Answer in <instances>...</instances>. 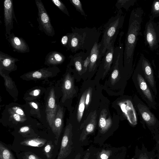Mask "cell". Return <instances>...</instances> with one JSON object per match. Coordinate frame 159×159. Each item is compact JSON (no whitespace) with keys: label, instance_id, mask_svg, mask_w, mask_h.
I'll return each instance as SVG.
<instances>
[{"label":"cell","instance_id":"5b68a950","mask_svg":"<svg viewBox=\"0 0 159 159\" xmlns=\"http://www.w3.org/2000/svg\"><path fill=\"white\" fill-rule=\"evenodd\" d=\"M133 79L136 89L143 100L150 108L156 110L157 104L155 95L137 65L134 71Z\"/></svg>","mask_w":159,"mask_h":159},{"label":"cell","instance_id":"ffe728a7","mask_svg":"<svg viewBox=\"0 0 159 159\" xmlns=\"http://www.w3.org/2000/svg\"><path fill=\"white\" fill-rule=\"evenodd\" d=\"M97 116L96 111L95 110L91 116L89 122L83 129L80 134V141H84L85 139L88 135L94 132L97 125Z\"/></svg>","mask_w":159,"mask_h":159},{"label":"cell","instance_id":"7402d4cb","mask_svg":"<svg viewBox=\"0 0 159 159\" xmlns=\"http://www.w3.org/2000/svg\"><path fill=\"white\" fill-rule=\"evenodd\" d=\"M89 53L80 52L76 53L74 56H70L71 60L74 63L76 70L79 74L83 72L84 58H85Z\"/></svg>","mask_w":159,"mask_h":159},{"label":"cell","instance_id":"e0dca14e","mask_svg":"<svg viewBox=\"0 0 159 159\" xmlns=\"http://www.w3.org/2000/svg\"><path fill=\"white\" fill-rule=\"evenodd\" d=\"M63 111L62 108L59 107L51 128L55 135V143L57 145L59 138L61 133L63 126Z\"/></svg>","mask_w":159,"mask_h":159},{"label":"cell","instance_id":"e575fe53","mask_svg":"<svg viewBox=\"0 0 159 159\" xmlns=\"http://www.w3.org/2000/svg\"><path fill=\"white\" fill-rule=\"evenodd\" d=\"M9 111L11 115V117L15 120L18 122H22L25 121L26 120L25 117L21 116L11 111Z\"/></svg>","mask_w":159,"mask_h":159},{"label":"cell","instance_id":"6da1fadb","mask_svg":"<svg viewBox=\"0 0 159 159\" xmlns=\"http://www.w3.org/2000/svg\"><path fill=\"white\" fill-rule=\"evenodd\" d=\"M143 14L142 9L137 7L132 10L129 16L123 55L125 70L129 73L132 71L134 53L140 33Z\"/></svg>","mask_w":159,"mask_h":159},{"label":"cell","instance_id":"cb8c5ba5","mask_svg":"<svg viewBox=\"0 0 159 159\" xmlns=\"http://www.w3.org/2000/svg\"><path fill=\"white\" fill-rule=\"evenodd\" d=\"M136 152L135 159H155L154 152L148 151L143 145L141 149L138 148Z\"/></svg>","mask_w":159,"mask_h":159},{"label":"cell","instance_id":"bcb514c9","mask_svg":"<svg viewBox=\"0 0 159 159\" xmlns=\"http://www.w3.org/2000/svg\"><path fill=\"white\" fill-rule=\"evenodd\" d=\"M158 27H159V23H158Z\"/></svg>","mask_w":159,"mask_h":159},{"label":"cell","instance_id":"9c48e42d","mask_svg":"<svg viewBox=\"0 0 159 159\" xmlns=\"http://www.w3.org/2000/svg\"><path fill=\"white\" fill-rule=\"evenodd\" d=\"M119 105L129 124L133 126H136L138 116L134 100L127 98L120 102Z\"/></svg>","mask_w":159,"mask_h":159},{"label":"cell","instance_id":"8d00e7d4","mask_svg":"<svg viewBox=\"0 0 159 159\" xmlns=\"http://www.w3.org/2000/svg\"><path fill=\"white\" fill-rule=\"evenodd\" d=\"M10 111L21 116L24 117L25 116L23 110L20 107H14L10 109Z\"/></svg>","mask_w":159,"mask_h":159},{"label":"cell","instance_id":"83f0119b","mask_svg":"<svg viewBox=\"0 0 159 159\" xmlns=\"http://www.w3.org/2000/svg\"><path fill=\"white\" fill-rule=\"evenodd\" d=\"M0 159H15L11 152L0 143Z\"/></svg>","mask_w":159,"mask_h":159},{"label":"cell","instance_id":"836d02e7","mask_svg":"<svg viewBox=\"0 0 159 159\" xmlns=\"http://www.w3.org/2000/svg\"><path fill=\"white\" fill-rule=\"evenodd\" d=\"M92 89L89 87L87 89L85 98V107L87 109L90 102L92 95Z\"/></svg>","mask_w":159,"mask_h":159},{"label":"cell","instance_id":"3957f363","mask_svg":"<svg viewBox=\"0 0 159 159\" xmlns=\"http://www.w3.org/2000/svg\"><path fill=\"white\" fill-rule=\"evenodd\" d=\"M124 19L125 16L120 9L104 25L102 38L99 42L103 57L112 42L116 39L120 30L123 28Z\"/></svg>","mask_w":159,"mask_h":159},{"label":"cell","instance_id":"b9f144b4","mask_svg":"<svg viewBox=\"0 0 159 159\" xmlns=\"http://www.w3.org/2000/svg\"><path fill=\"white\" fill-rule=\"evenodd\" d=\"M31 106L35 109L38 108V106L37 104L34 102H31Z\"/></svg>","mask_w":159,"mask_h":159},{"label":"cell","instance_id":"ba28073f","mask_svg":"<svg viewBox=\"0 0 159 159\" xmlns=\"http://www.w3.org/2000/svg\"><path fill=\"white\" fill-rule=\"evenodd\" d=\"M38 10L39 26L45 34L49 36H53L55 31L51 22V20L43 2L41 0H35Z\"/></svg>","mask_w":159,"mask_h":159},{"label":"cell","instance_id":"7bdbcfd3","mask_svg":"<svg viewBox=\"0 0 159 159\" xmlns=\"http://www.w3.org/2000/svg\"><path fill=\"white\" fill-rule=\"evenodd\" d=\"M90 154V153L87 152L83 159H89Z\"/></svg>","mask_w":159,"mask_h":159},{"label":"cell","instance_id":"74e56055","mask_svg":"<svg viewBox=\"0 0 159 159\" xmlns=\"http://www.w3.org/2000/svg\"><path fill=\"white\" fill-rule=\"evenodd\" d=\"M69 33H68L65 35L62 36L61 39V43L62 46L66 47H68L69 39Z\"/></svg>","mask_w":159,"mask_h":159},{"label":"cell","instance_id":"ac0fdd59","mask_svg":"<svg viewBox=\"0 0 159 159\" xmlns=\"http://www.w3.org/2000/svg\"><path fill=\"white\" fill-rule=\"evenodd\" d=\"M112 123L111 118L110 116H108L106 109H103L100 113L99 120L100 132L102 134H105L111 128Z\"/></svg>","mask_w":159,"mask_h":159},{"label":"cell","instance_id":"5bb4252c","mask_svg":"<svg viewBox=\"0 0 159 159\" xmlns=\"http://www.w3.org/2000/svg\"><path fill=\"white\" fill-rule=\"evenodd\" d=\"M116 39L112 42L102 57L100 62L101 66L103 71V76L104 77L110 69L112 63L115 48L114 43Z\"/></svg>","mask_w":159,"mask_h":159},{"label":"cell","instance_id":"9a60e30c","mask_svg":"<svg viewBox=\"0 0 159 159\" xmlns=\"http://www.w3.org/2000/svg\"><path fill=\"white\" fill-rule=\"evenodd\" d=\"M62 89L63 93L62 102H64L66 100L71 98L75 92L74 79L69 73L65 76Z\"/></svg>","mask_w":159,"mask_h":159},{"label":"cell","instance_id":"44dd1931","mask_svg":"<svg viewBox=\"0 0 159 159\" xmlns=\"http://www.w3.org/2000/svg\"><path fill=\"white\" fill-rule=\"evenodd\" d=\"M19 60L0 51V66L5 69L12 70L16 67L15 62Z\"/></svg>","mask_w":159,"mask_h":159},{"label":"cell","instance_id":"484cf974","mask_svg":"<svg viewBox=\"0 0 159 159\" xmlns=\"http://www.w3.org/2000/svg\"><path fill=\"white\" fill-rule=\"evenodd\" d=\"M87 89H86L82 94L79 103L77 112V120L79 122L81 121L85 107V98Z\"/></svg>","mask_w":159,"mask_h":159},{"label":"cell","instance_id":"f546056e","mask_svg":"<svg viewBox=\"0 0 159 159\" xmlns=\"http://www.w3.org/2000/svg\"><path fill=\"white\" fill-rule=\"evenodd\" d=\"M70 3L74 7L76 10L85 18L87 15L83 8L81 1L79 0H70Z\"/></svg>","mask_w":159,"mask_h":159},{"label":"cell","instance_id":"ab89813d","mask_svg":"<svg viewBox=\"0 0 159 159\" xmlns=\"http://www.w3.org/2000/svg\"><path fill=\"white\" fill-rule=\"evenodd\" d=\"M30 130V127L28 126H24L21 127L19 129V132L24 133L28 132Z\"/></svg>","mask_w":159,"mask_h":159},{"label":"cell","instance_id":"1f68e13d","mask_svg":"<svg viewBox=\"0 0 159 159\" xmlns=\"http://www.w3.org/2000/svg\"><path fill=\"white\" fill-rule=\"evenodd\" d=\"M52 2L61 11L69 16L70 15L65 5L59 0H52Z\"/></svg>","mask_w":159,"mask_h":159},{"label":"cell","instance_id":"7dc6e473","mask_svg":"<svg viewBox=\"0 0 159 159\" xmlns=\"http://www.w3.org/2000/svg\"><path fill=\"white\" fill-rule=\"evenodd\" d=\"M158 143L159 144V142Z\"/></svg>","mask_w":159,"mask_h":159},{"label":"cell","instance_id":"603a6c76","mask_svg":"<svg viewBox=\"0 0 159 159\" xmlns=\"http://www.w3.org/2000/svg\"><path fill=\"white\" fill-rule=\"evenodd\" d=\"M52 72L51 68H43L31 71L25 74L28 78L32 79L45 78L51 76Z\"/></svg>","mask_w":159,"mask_h":159},{"label":"cell","instance_id":"52a82bcc","mask_svg":"<svg viewBox=\"0 0 159 159\" xmlns=\"http://www.w3.org/2000/svg\"><path fill=\"white\" fill-rule=\"evenodd\" d=\"M137 65L155 96H156L157 94L156 82L154 72L150 62L142 54Z\"/></svg>","mask_w":159,"mask_h":159},{"label":"cell","instance_id":"8fae6325","mask_svg":"<svg viewBox=\"0 0 159 159\" xmlns=\"http://www.w3.org/2000/svg\"><path fill=\"white\" fill-rule=\"evenodd\" d=\"M4 22L5 27V36L7 38L11 34L13 28V19L17 23L13 9L12 0H5L4 2Z\"/></svg>","mask_w":159,"mask_h":159},{"label":"cell","instance_id":"d4e9b609","mask_svg":"<svg viewBox=\"0 0 159 159\" xmlns=\"http://www.w3.org/2000/svg\"><path fill=\"white\" fill-rule=\"evenodd\" d=\"M46 142V140L44 139L34 138L25 140L20 144L23 145L40 147L43 146Z\"/></svg>","mask_w":159,"mask_h":159},{"label":"cell","instance_id":"ee69618b","mask_svg":"<svg viewBox=\"0 0 159 159\" xmlns=\"http://www.w3.org/2000/svg\"><path fill=\"white\" fill-rule=\"evenodd\" d=\"M157 157L158 159H159V144L157 143Z\"/></svg>","mask_w":159,"mask_h":159},{"label":"cell","instance_id":"60d3db41","mask_svg":"<svg viewBox=\"0 0 159 159\" xmlns=\"http://www.w3.org/2000/svg\"><path fill=\"white\" fill-rule=\"evenodd\" d=\"M40 93V90L39 89H35L32 91L30 94L34 96H36L39 95Z\"/></svg>","mask_w":159,"mask_h":159},{"label":"cell","instance_id":"f6af8a7d","mask_svg":"<svg viewBox=\"0 0 159 159\" xmlns=\"http://www.w3.org/2000/svg\"><path fill=\"white\" fill-rule=\"evenodd\" d=\"M80 157L81 155L80 153L78 154L74 159H80Z\"/></svg>","mask_w":159,"mask_h":159},{"label":"cell","instance_id":"2e32d148","mask_svg":"<svg viewBox=\"0 0 159 159\" xmlns=\"http://www.w3.org/2000/svg\"><path fill=\"white\" fill-rule=\"evenodd\" d=\"M99 43L94 44L90 53V62L88 67L89 72L94 71L98 64L100 63L103 57Z\"/></svg>","mask_w":159,"mask_h":159},{"label":"cell","instance_id":"4316f807","mask_svg":"<svg viewBox=\"0 0 159 159\" xmlns=\"http://www.w3.org/2000/svg\"><path fill=\"white\" fill-rule=\"evenodd\" d=\"M136 1L135 0H118L115 6L118 10L122 8L128 10L131 6L134 5Z\"/></svg>","mask_w":159,"mask_h":159},{"label":"cell","instance_id":"7a4b0ae2","mask_svg":"<svg viewBox=\"0 0 159 159\" xmlns=\"http://www.w3.org/2000/svg\"><path fill=\"white\" fill-rule=\"evenodd\" d=\"M69 33L67 50L72 53L80 50L86 51L90 53L95 43H98L101 32L95 27L78 28L71 27Z\"/></svg>","mask_w":159,"mask_h":159},{"label":"cell","instance_id":"4fadbf2b","mask_svg":"<svg viewBox=\"0 0 159 159\" xmlns=\"http://www.w3.org/2000/svg\"><path fill=\"white\" fill-rule=\"evenodd\" d=\"M6 39L14 51L22 53L30 52V48L25 41L22 38L15 36L13 33H11Z\"/></svg>","mask_w":159,"mask_h":159},{"label":"cell","instance_id":"c3c4849f","mask_svg":"<svg viewBox=\"0 0 159 159\" xmlns=\"http://www.w3.org/2000/svg\"><path fill=\"white\" fill-rule=\"evenodd\" d=\"M120 159L119 158H118V159Z\"/></svg>","mask_w":159,"mask_h":159},{"label":"cell","instance_id":"7c38bea8","mask_svg":"<svg viewBox=\"0 0 159 159\" xmlns=\"http://www.w3.org/2000/svg\"><path fill=\"white\" fill-rule=\"evenodd\" d=\"M57 106L56 103L54 89H52L47 99L46 112L47 121L51 128L52 127L57 110Z\"/></svg>","mask_w":159,"mask_h":159},{"label":"cell","instance_id":"8992f818","mask_svg":"<svg viewBox=\"0 0 159 159\" xmlns=\"http://www.w3.org/2000/svg\"><path fill=\"white\" fill-rule=\"evenodd\" d=\"M145 43L152 51L159 47V28L158 23L150 18L146 23L144 31Z\"/></svg>","mask_w":159,"mask_h":159},{"label":"cell","instance_id":"f35d334b","mask_svg":"<svg viewBox=\"0 0 159 159\" xmlns=\"http://www.w3.org/2000/svg\"><path fill=\"white\" fill-rule=\"evenodd\" d=\"M23 159H41L38 156L33 153L26 154Z\"/></svg>","mask_w":159,"mask_h":159},{"label":"cell","instance_id":"277c9868","mask_svg":"<svg viewBox=\"0 0 159 159\" xmlns=\"http://www.w3.org/2000/svg\"><path fill=\"white\" fill-rule=\"evenodd\" d=\"M133 100L140 122L143 127L145 128L146 126L155 135L159 134V120L150 108L136 95Z\"/></svg>","mask_w":159,"mask_h":159},{"label":"cell","instance_id":"d6a6232c","mask_svg":"<svg viewBox=\"0 0 159 159\" xmlns=\"http://www.w3.org/2000/svg\"><path fill=\"white\" fill-rule=\"evenodd\" d=\"M112 151L109 150H102L97 157V159H108L111 155Z\"/></svg>","mask_w":159,"mask_h":159},{"label":"cell","instance_id":"d6986e66","mask_svg":"<svg viewBox=\"0 0 159 159\" xmlns=\"http://www.w3.org/2000/svg\"><path fill=\"white\" fill-rule=\"evenodd\" d=\"M66 58L61 52L53 51L49 52L45 58V64L48 66H55L62 63Z\"/></svg>","mask_w":159,"mask_h":159},{"label":"cell","instance_id":"f1b7e54d","mask_svg":"<svg viewBox=\"0 0 159 159\" xmlns=\"http://www.w3.org/2000/svg\"><path fill=\"white\" fill-rule=\"evenodd\" d=\"M159 16V0H154L153 1L151 12L150 18H154Z\"/></svg>","mask_w":159,"mask_h":159},{"label":"cell","instance_id":"4dcf8cb0","mask_svg":"<svg viewBox=\"0 0 159 159\" xmlns=\"http://www.w3.org/2000/svg\"><path fill=\"white\" fill-rule=\"evenodd\" d=\"M53 148L54 145L51 141L48 142L44 148V152L47 159H50L52 158Z\"/></svg>","mask_w":159,"mask_h":159},{"label":"cell","instance_id":"30bf717a","mask_svg":"<svg viewBox=\"0 0 159 159\" xmlns=\"http://www.w3.org/2000/svg\"><path fill=\"white\" fill-rule=\"evenodd\" d=\"M72 128L70 123L67 125L62 139L61 147L57 159H65L70 154L72 150Z\"/></svg>","mask_w":159,"mask_h":159},{"label":"cell","instance_id":"d590c367","mask_svg":"<svg viewBox=\"0 0 159 159\" xmlns=\"http://www.w3.org/2000/svg\"><path fill=\"white\" fill-rule=\"evenodd\" d=\"M90 53L84 60L83 64V72H85L88 69L90 62Z\"/></svg>","mask_w":159,"mask_h":159}]
</instances>
